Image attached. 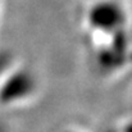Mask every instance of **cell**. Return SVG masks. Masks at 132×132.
Masks as SVG:
<instances>
[{
	"instance_id": "obj_1",
	"label": "cell",
	"mask_w": 132,
	"mask_h": 132,
	"mask_svg": "<svg viewBox=\"0 0 132 132\" xmlns=\"http://www.w3.org/2000/svg\"><path fill=\"white\" fill-rule=\"evenodd\" d=\"M0 132H6V131H5V128H4V127H1V126H0Z\"/></svg>"
}]
</instances>
